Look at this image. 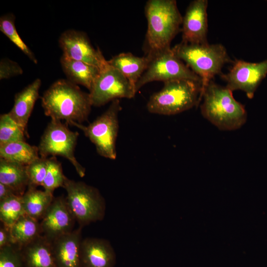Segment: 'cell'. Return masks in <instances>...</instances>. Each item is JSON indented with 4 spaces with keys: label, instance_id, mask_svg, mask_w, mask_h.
I'll list each match as a JSON object with an SVG mask.
<instances>
[{
    "label": "cell",
    "instance_id": "obj_1",
    "mask_svg": "<svg viewBox=\"0 0 267 267\" xmlns=\"http://www.w3.org/2000/svg\"><path fill=\"white\" fill-rule=\"evenodd\" d=\"M44 113L51 119L65 120L75 126L88 121L92 104L89 93L67 79H59L46 90L41 97Z\"/></svg>",
    "mask_w": 267,
    "mask_h": 267
},
{
    "label": "cell",
    "instance_id": "obj_2",
    "mask_svg": "<svg viewBox=\"0 0 267 267\" xmlns=\"http://www.w3.org/2000/svg\"><path fill=\"white\" fill-rule=\"evenodd\" d=\"M147 22L144 48L151 56L171 48L172 41L180 31L181 16L175 0H149L145 5Z\"/></svg>",
    "mask_w": 267,
    "mask_h": 267
},
{
    "label": "cell",
    "instance_id": "obj_3",
    "mask_svg": "<svg viewBox=\"0 0 267 267\" xmlns=\"http://www.w3.org/2000/svg\"><path fill=\"white\" fill-rule=\"evenodd\" d=\"M201 100V114L221 130H237L247 120L245 108L234 98L232 91L213 80L204 88Z\"/></svg>",
    "mask_w": 267,
    "mask_h": 267
},
{
    "label": "cell",
    "instance_id": "obj_4",
    "mask_svg": "<svg viewBox=\"0 0 267 267\" xmlns=\"http://www.w3.org/2000/svg\"><path fill=\"white\" fill-rule=\"evenodd\" d=\"M201 82L179 79L164 83L161 90L150 97L148 112L162 115H174L197 106L202 100Z\"/></svg>",
    "mask_w": 267,
    "mask_h": 267
},
{
    "label": "cell",
    "instance_id": "obj_5",
    "mask_svg": "<svg viewBox=\"0 0 267 267\" xmlns=\"http://www.w3.org/2000/svg\"><path fill=\"white\" fill-rule=\"evenodd\" d=\"M175 54L201 80L203 91L223 66L231 60L225 47L221 44H190L180 43L172 48Z\"/></svg>",
    "mask_w": 267,
    "mask_h": 267
},
{
    "label": "cell",
    "instance_id": "obj_6",
    "mask_svg": "<svg viewBox=\"0 0 267 267\" xmlns=\"http://www.w3.org/2000/svg\"><path fill=\"white\" fill-rule=\"evenodd\" d=\"M68 205L79 227L83 228L104 218L106 203L99 190L84 182L66 178L63 187Z\"/></svg>",
    "mask_w": 267,
    "mask_h": 267
},
{
    "label": "cell",
    "instance_id": "obj_7",
    "mask_svg": "<svg viewBox=\"0 0 267 267\" xmlns=\"http://www.w3.org/2000/svg\"><path fill=\"white\" fill-rule=\"evenodd\" d=\"M121 110L120 99H116L111 102L104 112L88 126L75 125L95 145L100 156L111 160L117 157L116 140L119 129V115Z\"/></svg>",
    "mask_w": 267,
    "mask_h": 267
},
{
    "label": "cell",
    "instance_id": "obj_8",
    "mask_svg": "<svg viewBox=\"0 0 267 267\" xmlns=\"http://www.w3.org/2000/svg\"><path fill=\"white\" fill-rule=\"evenodd\" d=\"M67 123L51 119L41 136L38 145L40 156H60L69 161L80 177L85 175L86 169L76 159L74 153L79 133L71 131Z\"/></svg>",
    "mask_w": 267,
    "mask_h": 267
},
{
    "label": "cell",
    "instance_id": "obj_9",
    "mask_svg": "<svg viewBox=\"0 0 267 267\" xmlns=\"http://www.w3.org/2000/svg\"><path fill=\"white\" fill-rule=\"evenodd\" d=\"M150 61L147 69L135 86L137 92L145 85L154 81L163 83L179 79L201 82V79L170 48L148 56Z\"/></svg>",
    "mask_w": 267,
    "mask_h": 267
},
{
    "label": "cell",
    "instance_id": "obj_10",
    "mask_svg": "<svg viewBox=\"0 0 267 267\" xmlns=\"http://www.w3.org/2000/svg\"><path fill=\"white\" fill-rule=\"evenodd\" d=\"M136 93L130 81L108 63L100 70L89 91L92 106L95 107L103 106L120 98H133Z\"/></svg>",
    "mask_w": 267,
    "mask_h": 267
},
{
    "label": "cell",
    "instance_id": "obj_11",
    "mask_svg": "<svg viewBox=\"0 0 267 267\" xmlns=\"http://www.w3.org/2000/svg\"><path fill=\"white\" fill-rule=\"evenodd\" d=\"M267 75V59L256 63L236 60L228 73L222 74L226 87L232 91L242 90L248 98H253L254 93Z\"/></svg>",
    "mask_w": 267,
    "mask_h": 267
},
{
    "label": "cell",
    "instance_id": "obj_12",
    "mask_svg": "<svg viewBox=\"0 0 267 267\" xmlns=\"http://www.w3.org/2000/svg\"><path fill=\"white\" fill-rule=\"evenodd\" d=\"M63 55L93 65L100 70L107 64L99 48L92 45L87 34L83 31L69 29L63 32L58 40Z\"/></svg>",
    "mask_w": 267,
    "mask_h": 267
},
{
    "label": "cell",
    "instance_id": "obj_13",
    "mask_svg": "<svg viewBox=\"0 0 267 267\" xmlns=\"http://www.w3.org/2000/svg\"><path fill=\"white\" fill-rule=\"evenodd\" d=\"M76 222L67 203L66 197L61 195L54 197L40 221L42 235L51 242L73 231Z\"/></svg>",
    "mask_w": 267,
    "mask_h": 267
},
{
    "label": "cell",
    "instance_id": "obj_14",
    "mask_svg": "<svg viewBox=\"0 0 267 267\" xmlns=\"http://www.w3.org/2000/svg\"><path fill=\"white\" fill-rule=\"evenodd\" d=\"M207 0H194L188 6L182 17V41L190 44H207L208 32Z\"/></svg>",
    "mask_w": 267,
    "mask_h": 267
},
{
    "label": "cell",
    "instance_id": "obj_15",
    "mask_svg": "<svg viewBox=\"0 0 267 267\" xmlns=\"http://www.w3.org/2000/svg\"><path fill=\"white\" fill-rule=\"evenodd\" d=\"M116 262L115 252L108 240L96 237L83 239L81 267H115Z\"/></svg>",
    "mask_w": 267,
    "mask_h": 267
},
{
    "label": "cell",
    "instance_id": "obj_16",
    "mask_svg": "<svg viewBox=\"0 0 267 267\" xmlns=\"http://www.w3.org/2000/svg\"><path fill=\"white\" fill-rule=\"evenodd\" d=\"M82 230L79 227L51 242L56 267H81Z\"/></svg>",
    "mask_w": 267,
    "mask_h": 267
},
{
    "label": "cell",
    "instance_id": "obj_17",
    "mask_svg": "<svg viewBox=\"0 0 267 267\" xmlns=\"http://www.w3.org/2000/svg\"><path fill=\"white\" fill-rule=\"evenodd\" d=\"M42 81L37 78L14 96V104L8 113L27 133V126L36 100Z\"/></svg>",
    "mask_w": 267,
    "mask_h": 267
},
{
    "label": "cell",
    "instance_id": "obj_18",
    "mask_svg": "<svg viewBox=\"0 0 267 267\" xmlns=\"http://www.w3.org/2000/svg\"><path fill=\"white\" fill-rule=\"evenodd\" d=\"M24 267H56L51 243L41 235L21 249Z\"/></svg>",
    "mask_w": 267,
    "mask_h": 267
},
{
    "label": "cell",
    "instance_id": "obj_19",
    "mask_svg": "<svg viewBox=\"0 0 267 267\" xmlns=\"http://www.w3.org/2000/svg\"><path fill=\"white\" fill-rule=\"evenodd\" d=\"M60 62L68 81L86 87L89 91L90 90L100 73L101 70L99 68L63 55Z\"/></svg>",
    "mask_w": 267,
    "mask_h": 267
},
{
    "label": "cell",
    "instance_id": "obj_20",
    "mask_svg": "<svg viewBox=\"0 0 267 267\" xmlns=\"http://www.w3.org/2000/svg\"><path fill=\"white\" fill-rule=\"evenodd\" d=\"M149 61L147 56L139 57L130 52H124L114 56L107 62L121 72L135 89V86L147 69Z\"/></svg>",
    "mask_w": 267,
    "mask_h": 267
},
{
    "label": "cell",
    "instance_id": "obj_21",
    "mask_svg": "<svg viewBox=\"0 0 267 267\" xmlns=\"http://www.w3.org/2000/svg\"><path fill=\"white\" fill-rule=\"evenodd\" d=\"M0 183L10 187L17 195L22 196L29 184L27 166L0 158Z\"/></svg>",
    "mask_w": 267,
    "mask_h": 267
},
{
    "label": "cell",
    "instance_id": "obj_22",
    "mask_svg": "<svg viewBox=\"0 0 267 267\" xmlns=\"http://www.w3.org/2000/svg\"><path fill=\"white\" fill-rule=\"evenodd\" d=\"M29 185L22 196V200L25 214L41 221L54 197L53 194Z\"/></svg>",
    "mask_w": 267,
    "mask_h": 267
},
{
    "label": "cell",
    "instance_id": "obj_23",
    "mask_svg": "<svg viewBox=\"0 0 267 267\" xmlns=\"http://www.w3.org/2000/svg\"><path fill=\"white\" fill-rule=\"evenodd\" d=\"M38 147L26 141H15L0 145V158L27 166L40 157Z\"/></svg>",
    "mask_w": 267,
    "mask_h": 267
},
{
    "label": "cell",
    "instance_id": "obj_24",
    "mask_svg": "<svg viewBox=\"0 0 267 267\" xmlns=\"http://www.w3.org/2000/svg\"><path fill=\"white\" fill-rule=\"evenodd\" d=\"M10 229L14 245L20 249L42 235L40 222L27 215L21 217Z\"/></svg>",
    "mask_w": 267,
    "mask_h": 267
},
{
    "label": "cell",
    "instance_id": "obj_25",
    "mask_svg": "<svg viewBox=\"0 0 267 267\" xmlns=\"http://www.w3.org/2000/svg\"><path fill=\"white\" fill-rule=\"evenodd\" d=\"M15 17L12 13L5 14L0 17V31L16 45L34 63L38 60L34 53L19 35L15 25Z\"/></svg>",
    "mask_w": 267,
    "mask_h": 267
},
{
    "label": "cell",
    "instance_id": "obj_26",
    "mask_svg": "<svg viewBox=\"0 0 267 267\" xmlns=\"http://www.w3.org/2000/svg\"><path fill=\"white\" fill-rule=\"evenodd\" d=\"M25 215L22 196L13 195L0 201V220L3 224L11 227Z\"/></svg>",
    "mask_w": 267,
    "mask_h": 267
},
{
    "label": "cell",
    "instance_id": "obj_27",
    "mask_svg": "<svg viewBox=\"0 0 267 267\" xmlns=\"http://www.w3.org/2000/svg\"><path fill=\"white\" fill-rule=\"evenodd\" d=\"M24 130L8 113L0 116V145L15 141H25Z\"/></svg>",
    "mask_w": 267,
    "mask_h": 267
},
{
    "label": "cell",
    "instance_id": "obj_28",
    "mask_svg": "<svg viewBox=\"0 0 267 267\" xmlns=\"http://www.w3.org/2000/svg\"><path fill=\"white\" fill-rule=\"evenodd\" d=\"M62 165L55 156L47 158V172L42 186L47 192L53 194L54 190L63 187L66 178Z\"/></svg>",
    "mask_w": 267,
    "mask_h": 267
},
{
    "label": "cell",
    "instance_id": "obj_29",
    "mask_svg": "<svg viewBox=\"0 0 267 267\" xmlns=\"http://www.w3.org/2000/svg\"><path fill=\"white\" fill-rule=\"evenodd\" d=\"M47 158L40 157L27 166L29 185L42 186L47 172Z\"/></svg>",
    "mask_w": 267,
    "mask_h": 267
},
{
    "label": "cell",
    "instance_id": "obj_30",
    "mask_svg": "<svg viewBox=\"0 0 267 267\" xmlns=\"http://www.w3.org/2000/svg\"><path fill=\"white\" fill-rule=\"evenodd\" d=\"M0 267H24L20 249L15 245L0 248Z\"/></svg>",
    "mask_w": 267,
    "mask_h": 267
},
{
    "label": "cell",
    "instance_id": "obj_31",
    "mask_svg": "<svg viewBox=\"0 0 267 267\" xmlns=\"http://www.w3.org/2000/svg\"><path fill=\"white\" fill-rule=\"evenodd\" d=\"M23 71L16 62L7 58L1 59L0 62V80L7 79L22 74Z\"/></svg>",
    "mask_w": 267,
    "mask_h": 267
},
{
    "label": "cell",
    "instance_id": "obj_32",
    "mask_svg": "<svg viewBox=\"0 0 267 267\" xmlns=\"http://www.w3.org/2000/svg\"><path fill=\"white\" fill-rule=\"evenodd\" d=\"M15 245L10 232V227L2 223L0 227V248Z\"/></svg>",
    "mask_w": 267,
    "mask_h": 267
},
{
    "label": "cell",
    "instance_id": "obj_33",
    "mask_svg": "<svg viewBox=\"0 0 267 267\" xmlns=\"http://www.w3.org/2000/svg\"><path fill=\"white\" fill-rule=\"evenodd\" d=\"M13 195H17L14 191L10 187L3 183H0V201Z\"/></svg>",
    "mask_w": 267,
    "mask_h": 267
}]
</instances>
